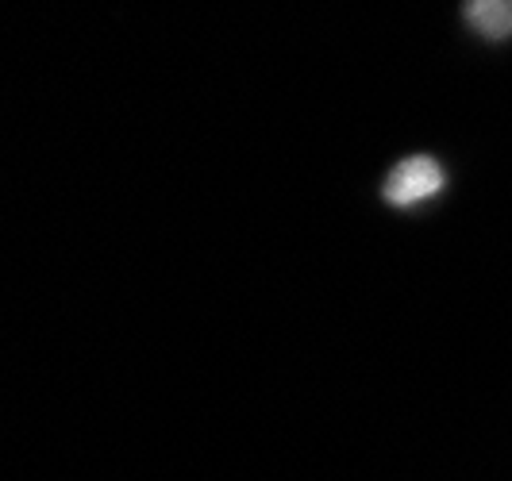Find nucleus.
<instances>
[{
  "label": "nucleus",
  "instance_id": "nucleus-2",
  "mask_svg": "<svg viewBox=\"0 0 512 481\" xmlns=\"http://www.w3.org/2000/svg\"><path fill=\"white\" fill-rule=\"evenodd\" d=\"M466 24L474 27L482 39H509L512 35V0H466L462 8Z\"/></svg>",
  "mask_w": 512,
  "mask_h": 481
},
{
  "label": "nucleus",
  "instance_id": "nucleus-1",
  "mask_svg": "<svg viewBox=\"0 0 512 481\" xmlns=\"http://www.w3.org/2000/svg\"><path fill=\"white\" fill-rule=\"evenodd\" d=\"M443 189V166H439L432 154H412L405 162H397L385 178V201L397 204V208H409L428 197H436Z\"/></svg>",
  "mask_w": 512,
  "mask_h": 481
}]
</instances>
